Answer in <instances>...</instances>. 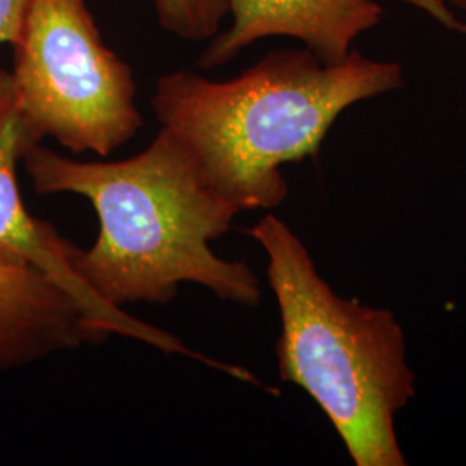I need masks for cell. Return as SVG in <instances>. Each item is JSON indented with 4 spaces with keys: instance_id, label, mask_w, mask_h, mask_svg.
<instances>
[{
    "instance_id": "cell-8",
    "label": "cell",
    "mask_w": 466,
    "mask_h": 466,
    "mask_svg": "<svg viewBox=\"0 0 466 466\" xmlns=\"http://www.w3.org/2000/svg\"><path fill=\"white\" fill-rule=\"evenodd\" d=\"M161 28L185 42H206L219 34L230 0H152Z\"/></svg>"
},
{
    "instance_id": "cell-11",
    "label": "cell",
    "mask_w": 466,
    "mask_h": 466,
    "mask_svg": "<svg viewBox=\"0 0 466 466\" xmlns=\"http://www.w3.org/2000/svg\"><path fill=\"white\" fill-rule=\"evenodd\" d=\"M446 2H450L452 4L454 7H460V9H466V0H446Z\"/></svg>"
},
{
    "instance_id": "cell-4",
    "label": "cell",
    "mask_w": 466,
    "mask_h": 466,
    "mask_svg": "<svg viewBox=\"0 0 466 466\" xmlns=\"http://www.w3.org/2000/svg\"><path fill=\"white\" fill-rule=\"evenodd\" d=\"M13 52L17 113L35 142L107 157L142 128L134 71L85 0H28Z\"/></svg>"
},
{
    "instance_id": "cell-7",
    "label": "cell",
    "mask_w": 466,
    "mask_h": 466,
    "mask_svg": "<svg viewBox=\"0 0 466 466\" xmlns=\"http://www.w3.org/2000/svg\"><path fill=\"white\" fill-rule=\"evenodd\" d=\"M106 339L65 290L35 269L0 261V371Z\"/></svg>"
},
{
    "instance_id": "cell-5",
    "label": "cell",
    "mask_w": 466,
    "mask_h": 466,
    "mask_svg": "<svg viewBox=\"0 0 466 466\" xmlns=\"http://www.w3.org/2000/svg\"><path fill=\"white\" fill-rule=\"evenodd\" d=\"M38 146L17 113L11 73L0 69V261L30 268L65 290L84 309L88 321L107 335H123L149 344L167 354L194 358L208 367L215 360L188 350L180 339L128 315L97 298L71 265L73 242L61 237L49 221L32 217L26 209L19 184L17 165L28 150Z\"/></svg>"
},
{
    "instance_id": "cell-6",
    "label": "cell",
    "mask_w": 466,
    "mask_h": 466,
    "mask_svg": "<svg viewBox=\"0 0 466 466\" xmlns=\"http://www.w3.org/2000/svg\"><path fill=\"white\" fill-rule=\"evenodd\" d=\"M232 25L217 34L200 54L204 69L232 61L240 50L268 36H289L304 44L323 63H340L352 44L375 28L383 7L375 0H230Z\"/></svg>"
},
{
    "instance_id": "cell-3",
    "label": "cell",
    "mask_w": 466,
    "mask_h": 466,
    "mask_svg": "<svg viewBox=\"0 0 466 466\" xmlns=\"http://www.w3.org/2000/svg\"><path fill=\"white\" fill-rule=\"evenodd\" d=\"M248 233L267 254L279 304L280 379L323 410L354 465H406L396 417L415 398L417 379L398 318L337 296L280 218L267 215Z\"/></svg>"
},
{
    "instance_id": "cell-1",
    "label": "cell",
    "mask_w": 466,
    "mask_h": 466,
    "mask_svg": "<svg viewBox=\"0 0 466 466\" xmlns=\"http://www.w3.org/2000/svg\"><path fill=\"white\" fill-rule=\"evenodd\" d=\"M23 165L36 194H75L94 206L99 235L90 249L73 244L71 265L104 302L167 304L182 283H196L225 302L259 304L261 283L249 265L211 248L240 213L167 128L128 159L78 161L38 144Z\"/></svg>"
},
{
    "instance_id": "cell-2",
    "label": "cell",
    "mask_w": 466,
    "mask_h": 466,
    "mask_svg": "<svg viewBox=\"0 0 466 466\" xmlns=\"http://www.w3.org/2000/svg\"><path fill=\"white\" fill-rule=\"evenodd\" d=\"M400 85L398 63L358 50L330 65L306 47L280 49L227 82L167 73L150 107L161 128L182 140L208 185L244 213L279 208L289 196L283 165L317 156L346 109Z\"/></svg>"
},
{
    "instance_id": "cell-9",
    "label": "cell",
    "mask_w": 466,
    "mask_h": 466,
    "mask_svg": "<svg viewBox=\"0 0 466 466\" xmlns=\"http://www.w3.org/2000/svg\"><path fill=\"white\" fill-rule=\"evenodd\" d=\"M26 2L28 0H0V46H15L21 32Z\"/></svg>"
},
{
    "instance_id": "cell-10",
    "label": "cell",
    "mask_w": 466,
    "mask_h": 466,
    "mask_svg": "<svg viewBox=\"0 0 466 466\" xmlns=\"http://www.w3.org/2000/svg\"><path fill=\"white\" fill-rule=\"evenodd\" d=\"M408 2L417 5L420 9H423V11H427L431 16L439 19L441 23H444L448 28H452L456 32L466 35V23L451 15L450 7L446 5V0H408Z\"/></svg>"
}]
</instances>
